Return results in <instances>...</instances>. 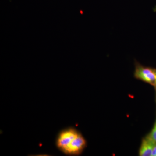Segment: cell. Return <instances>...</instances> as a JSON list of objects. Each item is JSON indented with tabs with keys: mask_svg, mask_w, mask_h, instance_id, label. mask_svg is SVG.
<instances>
[{
	"mask_svg": "<svg viewBox=\"0 0 156 156\" xmlns=\"http://www.w3.org/2000/svg\"><path fill=\"white\" fill-rule=\"evenodd\" d=\"M86 140L82 134L72 128L62 131L56 140L57 147L68 155L80 154L86 147Z\"/></svg>",
	"mask_w": 156,
	"mask_h": 156,
	"instance_id": "cell-1",
	"label": "cell"
},
{
	"mask_svg": "<svg viewBox=\"0 0 156 156\" xmlns=\"http://www.w3.org/2000/svg\"><path fill=\"white\" fill-rule=\"evenodd\" d=\"M135 78L155 87L156 85V69L143 66L136 63L134 71Z\"/></svg>",
	"mask_w": 156,
	"mask_h": 156,
	"instance_id": "cell-2",
	"label": "cell"
},
{
	"mask_svg": "<svg viewBox=\"0 0 156 156\" xmlns=\"http://www.w3.org/2000/svg\"><path fill=\"white\" fill-rule=\"evenodd\" d=\"M156 143L148 136L142 140L140 148L139 155L140 156H151L152 152Z\"/></svg>",
	"mask_w": 156,
	"mask_h": 156,
	"instance_id": "cell-3",
	"label": "cell"
},
{
	"mask_svg": "<svg viewBox=\"0 0 156 156\" xmlns=\"http://www.w3.org/2000/svg\"><path fill=\"white\" fill-rule=\"evenodd\" d=\"M148 136L156 143V121L152 130L151 131L150 133L148 135Z\"/></svg>",
	"mask_w": 156,
	"mask_h": 156,
	"instance_id": "cell-4",
	"label": "cell"
},
{
	"mask_svg": "<svg viewBox=\"0 0 156 156\" xmlns=\"http://www.w3.org/2000/svg\"><path fill=\"white\" fill-rule=\"evenodd\" d=\"M151 156H156V144L154 147Z\"/></svg>",
	"mask_w": 156,
	"mask_h": 156,
	"instance_id": "cell-5",
	"label": "cell"
},
{
	"mask_svg": "<svg viewBox=\"0 0 156 156\" xmlns=\"http://www.w3.org/2000/svg\"><path fill=\"white\" fill-rule=\"evenodd\" d=\"M155 87L156 89V85Z\"/></svg>",
	"mask_w": 156,
	"mask_h": 156,
	"instance_id": "cell-6",
	"label": "cell"
}]
</instances>
